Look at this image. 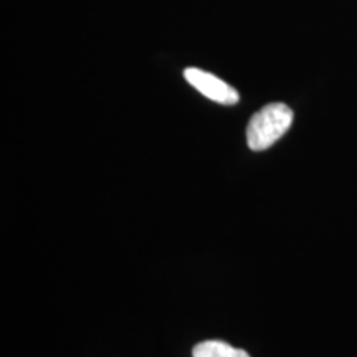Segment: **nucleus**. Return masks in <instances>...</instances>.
<instances>
[{
	"instance_id": "f257e3e1",
	"label": "nucleus",
	"mask_w": 357,
	"mask_h": 357,
	"mask_svg": "<svg viewBox=\"0 0 357 357\" xmlns=\"http://www.w3.org/2000/svg\"><path fill=\"white\" fill-rule=\"evenodd\" d=\"M293 123V111L283 102H271L250 119L247 142L252 151H265L271 147Z\"/></svg>"
},
{
	"instance_id": "f03ea898",
	"label": "nucleus",
	"mask_w": 357,
	"mask_h": 357,
	"mask_svg": "<svg viewBox=\"0 0 357 357\" xmlns=\"http://www.w3.org/2000/svg\"><path fill=\"white\" fill-rule=\"evenodd\" d=\"M184 77L192 86L202 93L205 98H208V100L227 106L238 102V93H236V89L231 88L223 79L217 78L215 75L208 73V71L199 68H187L184 71Z\"/></svg>"
},
{
	"instance_id": "7ed1b4c3",
	"label": "nucleus",
	"mask_w": 357,
	"mask_h": 357,
	"mask_svg": "<svg viewBox=\"0 0 357 357\" xmlns=\"http://www.w3.org/2000/svg\"><path fill=\"white\" fill-rule=\"evenodd\" d=\"M194 357H250L247 351L236 349L223 341H204L194 347Z\"/></svg>"
}]
</instances>
